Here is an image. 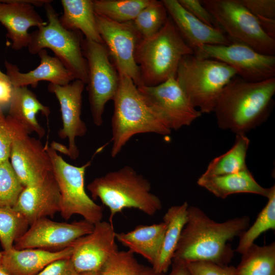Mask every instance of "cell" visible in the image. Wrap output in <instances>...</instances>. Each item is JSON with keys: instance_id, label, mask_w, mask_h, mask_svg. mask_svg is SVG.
Returning <instances> with one entry per match:
<instances>
[{"instance_id": "cell-42", "label": "cell", "mask_w": 275, "mask_h": 275, "mask_svg": "<svg viewBox=\"0 0 275 275\" xmlns=\"http://www.w3.org/2000/svg\"><path fill=\"white\" fill-rule=\"evenodd\" d=\"M171 272L168 275H192L186 263L179 260H173Z\"/></svg>"}, {"instance_id": "cell-13", "label": "cell", "mask_w": 275, "mask_h": 275, "mask_svg": "<svg viewBox=\"0 0 275 275\" xmlns=\"http://www.w3.org/2000/svg\"><path fill=\"white\" fill-rule=\"evenodd\" d=\"M175 77L156 86L138 87L148 103L171 130L190 125L202 114L190 103Z\"/></svg>"}, {"instance_id": "cell-24", "label": "cell", "mask_w": 275, "mask_h": 275, "mask_svg": "<svg viewBox=\"0 0 275 275\" xmlns=\"http://www.w3.org/2000/svg\"><path fill=\"white\" fill-rule=\"evenodd\" d=\"M198 184L215 196L225 199L239 193H250L267 197L269 188L261 186L255 179L248 168L232 174L214 177L201 176Z\"/></svg>"}, {"instance_id": "cell-40", "label": "cell", "mask_w": 275, "mask_h": 275, "mask_svg": "<svg viewBox=\"0 0 275 275\" xmlns=\"http://www.w3.org/2000/svg\"><path fill=\"white\" fill-rule=\"evenodd\" d=\"M77 272L69 258L50 263L36 275H75Z\"/></svg>"}, {"instance_id": "cell-33", "label": "cell", "mask_w": 275, "mask_h": 275, "mask_svg": "<svg viewBox=\"0 0 275 275\" xmlns=\"http://www.w3.org/2000/svg\"><path fill=\"white\" fill-rule=\"evenodd\" d=\"M29 224L19 212L10 206H0V242L4 251L13 248L15 240L28 230Z\"/></svg>"}, {"instance_id": "cell-36", "label": "cell", "mask_w": 275, "mask_h": 275, "mask_svg": "<svg viewBox=\"0 0 275 275\" xmlns=\"http://www.w3.org/2000/svg\"><path fill=\"white\" fill-rule=\"evenodd\" d=\"M240 1L257 18L265 33L275 39V1Z\"/></svg>"}, {"instance_id": "cell-9", "label": "cell", "mask_w": 275, "mask_h": 275, "mask_svg": "<svg viewBox=\"0 0 275 275\" xmlns=\"http://www.w3.org/2000/svg\"><path fill=\"white\" fill-rule=\"evenodd\" d=\"M45 146L60 192V212L62 217L68 220L73 215L78 214L94 225L101 221L103 208L88 195L85 187L86 171L91 161L81 166H73L67 162L47 144Z\"/></svg>"}, {"instance_id": "cell-17", "label": "cell", "mask_w": 275, "mask_h": 275, "mask_svg": "<svg viewBox=\"0 0 275 275\" xmlns=\"http://www.w3.org/2000/svg\"><path fill=\"white\" fill-rule=\"evenodd\" d=\"M85 84L74 79L64 86L49 84L48 90L57 98L60 106L62 127L58 131L59 136L68 140L70 158L76 159L79 151L76 138L84 136L87 131L85 123L81 118L82 94Z\"/></svg>"}, {"instance_id": "cell-21", "label": "cell", "mask_w": 275, "mask_h": 275, "mask_svg": "<svg viewBox=\"0 0 275 275\" xmlns=\"http://www.w3.org/2000/svg\"><path fill=\"white\" fill-rule=\"evenodd\" d=\"M38 54L40 59L39 65L26 73L21 72L16 65L5 61L6 74L13 87L31 86L36 88L41 81L64 86L75 79L61 62L56 57L49 56L45 49L41 50Z\"/></svg>"}, {"instance_id": "cell-27", "label": "cell", "mask_w": 275, "mask_h": 275, "mask_svg": "<svg viewBox=\"0 0 275 275\" xmlns=\"http://www.w3.org/2000/svg\"><path fill=\"white\" fill-rule=\"evenodd\" d=\"M63 12L59 20L65 29L80 31L85 39L104 44L96 21L93 1L61 0Z\"/></svg>"}, {"instance_id": "cell-48", "label": "cell", "mask_w": 275, "mask_h": 275, "mask_svg": "<svg viewBox=\"0 0 275 275\" xmlns=\"http://www.w3.org/2000/svg\"><path fill=\"white\" fill-rule=\"evenodd\" d=\"M1 257H2V254H1V252H0V260H1Z\"/></svg>"}, {"instance_id": "cell-4", "label": "cell", "mask_w": 275, "mask_h": 275, "mask_svg": "<svg viewBox=\"0 0 275 275\" xmlns=\"http://www.w3.org/2000/svg\"><path fill=\"white\" fill-rule=\"evenodd\" d=\"M93 200L99 199L109 210V222L124 209H138L152 216L162 208L160 199L151 192L150 182L126 166L95 178L88 185Z\"/></svg>"}, {"instance_id": "cell-22", "label": "cell", "mask_w": 275, "mask_h": 275, "mask_svg": "<svg viewBox=\"0 0 275 275\" xmlns=\"http://www.w3.org/2000/svg\"><path fill=\"white\" fill-rule=\"evenodd\" d=\"M72 251V245L58 251L13 248L1 252L0 264L12 275H36L50 263L70 258Z\"/></svg>"}, {"instance_id": "cell-35", "label": "cell", "mask_w": 275, "mask_h": 275, "mask_svg": "<svg viewBox=\"0 0 275 275\" xmlns=\"http://www.w3.org/2000/svg\"><path fill=\"white\" fill-rule=\"evenodd\" d=\"M143 266L130 251L118 250L107 259L98 273L99 275H138Z\"/></svg>"}, {"instance_id": "cell-5", "label": "cell", "mask_w": 275, "mask_h": 275, "mask_svg": "<svg viewBox=\"0 0 275 275\" xmlns=\"http://www.w3.org/2000/svg\"><path fill=\"white\" fill-rule=\"evenodd\" d=\"M194 54L171 18L153 36L141 39L135 52L142 86L159 85L176 76L178 65L185 56Z\"/></svg>"}, {"instance_id": "cell-7", "label": "cell", "mask_w": 275, "mask_h": 275, "mask_svg": "<svg viewBox=\"0 0 275 275\" xmlns=\"http://www.w3.org/2000/svg\"><path fill=\"white\" fill-rule=\"evenodd\" d=\"M44 8L48 21L31 33L28 46L30 53L37 54L41 50L48 48L63 65L72 74L75 79L87 84L88 66L84 56L81 39L78 31L69 30L60 23L58 14L50 5Z\"/></svg>"}, {"instance_id": "cell-39", "label": "cell", "mask_w": 275, "mask_h": 275, "mask_svg": "<svg viewBox=\"0 0 275 275\" xmlns=\"http://www.w3.org/2000/svg\"><path fill=\"white\" fill-rule=\"evenodd\" d=\"M180 5L195 17L205 24L219 28L210 12L199 0H178Z\"/></svg>"}, {"instance_id": "cell-10", "label": "cell", "mask_w": 275, "mask_h": 275, "mask_svg": "<svg viewBox=\"0 0 275 275\" xmlns=\"http://www.w3.org/2000/svg\"><path fill=\"white\" fill-rule=\"evenodd\" d=\"M82 48L88 66L87 90L92 118L94 124L100 126L105 105L113 100L118 89L119 74L104 44L85 39Z\"/></svg>"}, {"instance_id": "cell-11", "label": "cell", "mask_w": 275, "mask_h": 275, "mask_svg": "<svg viewBox=\"0 0 275 275\" xmlns=\"http://www.w3.org/2000/svg\"><path fill=\"white\" fill-rule=\"evenodd\" d=\"M194 54L221 61L248 81H261L275 77V56L260 53L244 44L205 45Z\"/></svg>"}, {"instance_id": "cell-31", "label": "cell", "mask_w": 275, "mask_h": 275, "mask_svg": "<svg viewBox=\"0 0 275 275\" xmlns=\"http://www.w3.org/2000/svg\"><path fill=\"white\" fill-rule=\"evenodd\" d=\"M267 198V204L259 213L254 224L239 236V241L236 249L237 253L243 254L262 233L275 229L274 185L269 188Z\"/></svg>"}, {"instance_id": "cell-28", "label": "cell", "mask_w": 275, "mask_h": 275, "mask_svg": "<svg viewBox=\"0 0 275 275\" xmlns=\"http://www.w3.org/2000/svg\"><path fill=\"white\" fill-rule=\"evenodd\" d=\"M250 142L245 134H236L233 146L224 154L212 159L202 176L214 177L224 175L248 168L246 157Z\"/></svg>"}, {"instance_id": "cell-46", "label": "cell", "mask_w": 275, "mask_h": 275, "mask_svg": "<svg viewBox=\"0 0 275 275\" xmlns=\"http://www.w3.org/2000/svg\"><path fill=\"white\" fill-rule=\"evenodd\" d=\"M0 79L10 81L9 78L6 74L4 73L0 70Z\"/></svg>"}, {"instance_id": "cell-34", "label": "cell", "mask_w": 275, "mask_h": 275, "mask_svg": "<svg viewBox=\"0 0 275 275\" xmlns=\"http://www.w3.org/2000/svg\"><path fill=\"white\" fill-rule=\"evenodd\" d=\"M23 188L9 159L0 162V206L13 207Z\"/></svg>"}, {"instance_id": "cell-18", "label": "cell", "mask_w": 275, "mask_h": 275, "mask_svg": "<svg viewBox=\"0 0 275 275\" xmlns=\"http://www.w3.org/2000/svg\"><path fill=\"white\" fill-rule=\"evenodd\" d=\"M30 226L38 219L53 217L61 209V195L52 172L35 183L24 186L13 207Z\"/></svg>"}, {"instance_id": "cell-30", "label": "cell", "mask_w": 275, "mask_h": 275, "mask_svg": "<svg viewBox=\"0 0 275 275\" xmlns=\"http://www.w3.org/2000/svg\"><path fill=\"white\" fill-rule=\"evenodd\" d=\"M152 0H94L96 15L124 23L132 21Z\"/></svg>"}, {"instance_id": "cell-3", "label": "cell", "mask_w": 275, "mask_h": 275, "mask_svg": "<svg viewBox=\"0 0 275 275\" xmlns=\"http://www.w3.org/2000/svg\"><path fill=\"white\" fill-rule=\"evenodd\" d=\"M119 77L111 122L113 158L136 134L152 133L167 135L172 131L148 103L132 80L124 74H119Z\"/></svg>"}, {"instance_id": "cell-26", "label": "cell", "mask_w": 275, "mask_h": 275, "mask_svg": "<svg viewBox=\"0 0 275 275\" xmlns=\"http://www.w3.org/2000/svg\"><path fill=\"white\" fill-rule=\"evenodd\" d=\"M188 204L170 207L163 217L166 229L156 260L152 267L157 272L165 273L171 265L182 231L187 222Z\"/></svg>"}, {"instance_id": "cell-23", "label": "cell", "mask_w": 275, "mask_h": 275, "mask_svg": "<svg viewBox=\"0 0 275 275\" xmlns=\"http://www.w3.org/2000/svg\"><path fill=\"white\" fill-rule=\"evenodd\" d=\"M39 113L48 117L50 111L27 87H13L9 116L28 134L35 132L39 138H42L45 131L36 118L37 114Z\"/></svg>"}, {"instance_id": "cell-14", "label": "cell", "mask_w": 275, "mask_h": 275, "mask_svg": "<svg viewBox=\"0 0 275 275\" xmlns=\"http://www.w3.org/2000/svg\"><path fill=\"white\" fill-rule=\"evenodd\" d=\"M94 226L85 219L68 223L41 218L33 222L26 231L15 240L13 248L17 250L60 251L92 232Z\"/></svg>"}, {"instance_id": "cell-38", "label": "cell", "mask_w": 275, "mask_h": 275, "mask_svg": "<svg viewBox=\"0 0 275 275\" xmlns=\"http://www.w3.org/2000/svg\"><path fill=\"white\" fill-rule=\"evenodd\" d=\"M192 275H235L233 266L219 265L206 261L186 263Z\"/></svg>"}, {"instance_id": "cell-32", "label": "cell", "mask_w": 275, "mask_h": 275, "mask_svg": "<svg viewBox=\"0 0 275 275\" xmlns=\"http://www.w3.org/2000/svg\"><path fill=\"white\" fill-rule=\"evenodd\" d=\"M168 13L161 1L152 0L131 21L142 39L157 33L166 23Z\"/></svg>"}, {"instance_id": "cell-45", "label": "cell", "mask_w": 275, "mask_h": 275, "mask_svg": "<svg viewBox=\"0 0 275 275\" xmlns=\"http://www.w3.org/2000/svg\"><path fill=\"white\" fill-rule=\"evenodd\" d=\"M75 275H99L98 272H77Z\"/></svg>"}, {"instance_id": "cell-2", "label": "cell", "mask_w": 275, "mask_h": 275, "mask_svg": "<svg viewBox=\"0 0 275 275\" xmlns=\"http://www.w3.org/2000/svg\"><path fill=\"white\" fill-rule=\"evenodd\" d=\"M275 77L251 82L236 75L224 87L213 112L218 127L245 134L265 122L273 107Z\"/></svg>"}, {"instance_id": "cell-12", "label": "cell", "mask_w": 275, "mask_h": 275, "mask_svg": "<svg viewBox=\"0 0 275 275\" xmlns=\"http://www.w3.org/2000/svg\"><path fill=\"white\" fill-rule=\"evenodd\" d=\"M99 33L119 74L129 77L138 87L143 86L135 59L137 45L142 39L131 21L117 22L95 14Z\"/></svg>"}, {"instance_id": "cell-19", "label": "cell", "mask_w": 275, "mask_h": 275, "mask_svg": "<svg viewBox=\"0 0 275 275\" xmlns=\"http://www.w3.org/2000/svg\"><path fill=\"white\" fill-rule=\"evenodd\" d=\"M168 15L194 54L205 45H229L232 43L219 28L209 26L187 10L178 0H162Z\"/></svg>"}, {"instance_id": "cell-20", "label": "cell", "mask_w": 275, "mask_h": 275, "mask_svg": "<svg viewBox=\"0 0 275 275\" xmlns=\"http://www.w3.org/2000/svg\"><path fill=\"white\" fill-rule=\"evenodd\" d=\"M35 0L0 1V23L6 29V36L12 41V48L20 50L28 47L31 39L28 33L31 27L46 24L35 11Z\"/></svg>"}, {"instance_id": "cell-44", "label": "cell", "mask_w": 275, "mask_h": 275, "mask_svg": "<svg viewBox=\"0 0 275 275\" xmlns=\"http://www.w3.org/2000/svg\"><path fill=\"white\" fill-rule=\"evenodd\" d=\"M138 275H166L156 271L152 267L143 266Z\"/></svg>"}, {"instance_id": "cell-8", "label": "cell", "mask_w": 275, "mask_h": 275, "mask_svg": "<svg viewBox=\"0 0 275 275\" xmlns=\"http://www.w3.org/2000/svg\"><path fill=\"white\" fill-rule=\"evenodd\" d=\"M201 2L231 42L244 44L260 53L274 56L275 39L265 33L257 18L240 0Z\"/></svg>"}, {"instance_id": "cell-25", "label": "cell", "mask_w": 275, "mask_h": 275, "mask_svg": "<svg viewBox=\"0 0 275 275\" xmlns=\"http://www.w3.org/2000/svg\"><path fill=\"white\" fill-rule=\"evenodd\" d=\"M165 229L163 222L139 225L128 232L116 233V238L129 251L140 255L153 266L159 254Z\"/></svg>"}, {"instance_id": "cell-37", "label": "cell", "mask_w": 275, "mask_h": 275, "mask_svg": "<svg viewBox=\"0 0 275 275\" xmlns=\"http://www.w3.org/2000/svg\"><path fill=\"white\" fill-rule=\"evenodd\" d=\"M17 123L9 115L5 117L0 107V162L9 159Z\"/></svg>"}, {"instance_id": "cell-16", "label": "cell", "mask_w": 275, "mask_h": 275, "mask_svg": "<svg viewBox=\"0 0 275 275\" xmlns=\"http://www.w3.org/2000/svg\"><path fill=\"white\" fill-rule=\"evenodd\" d=\"M113 224L100 221L90 233L76 240L71 245L70 260L78 272H98L107 259L118 251Z\"/></svg>"}, {"instance_id": "cell-47", "label": "cell", "mask_w": 275, "mask_h": 275, "mask_svg": "<svg viewBox=\"0 0 275 275\" xmlns=\"http://www.w3.org/2000/svg\"><path fill=\"white\" fill-rule=\"evenodd\" d=\"M0 275H12L8 272L0 264Z\"/></svg>"}, {"instance_id": "cell-15", "label": "cell", "mask_w": 275, "mask_h": 275, "mask_svg": "<svg viewBox=\"0 0 275 275\" xmlns=\"http://www.w3.org/2000/svg\"><path fill=\"white\" fill-rule=\"evenodd\" d=\"M16 123L9 161L19 180L24 187L44 178L52 172V163L46 146L39 140L30 137L22 127Z\"/></svg>"}, {"instance_id": "cell-1", "label": "cell", "mask_w": 275, "mask_h": 275, "mask_svg": "<svg viewBox=\"0 0 275 275\" xmlns=\"http://www.w3.org/2000/svg\"><path fill=\"white\" fill-rule=\"evenodd\" d=\"M250 221L249 216L245 215L218 223L199 208L188 206L187 222L173 260L228 265L234 253L228 241L245 231Z\"/></svg>"}, {"instance_id": "cell-6", "label": "cell", "mask_w": 275, "mask_h": 275, "mask_svg": "<svg viewBox=\"0 0 275 275\" xmlns=\"http://www.w3.org/2000/svg\"><path fill=\"white\" fill-rule=\"evenodd\" d=\"M236 75L234 69L221 61L192 54L181 59L175 77L191 105L201 114H209L224 87Z\"/></svg>"}, {"instance_id": "cell-41", "label": "cell", "mask_w": 275, "mask_h": 275, "mask_svg": "<svg viewBox=\"0 0 275 275\" xmlns=\"http://www.w3.org/2000/svg\"><path fill=\"white\" fill-rule=\"evenodd\" d=\"M13 86L10 81L0 79V107L9 104Z\"/></svg>"}, {"instance_id": "cell-43", "label": "cell", "mask_w": 275, "mask_h": 275, "mask_svg": "<svg viewBox=\"0 0 275 275\" xmlns=\"http://www.w3.org/2000/svg\"><path fill=\"white\" fill-rule=\"evenodd\" d=\"M49 147L57 152L58 151L69 157L70 156L68 147L61 143L53 141Z\"/></svg>"}, {"instance_id": "cell-29", "label": "cell", "mask_w": 275, "mask_h": 275, "mask_svg": "<svg viewBox=\"0 0 275 275\" xmlns=\"http://www.w3.org/2000/svg\"><path fill=\"white\" fill-rule=\"evenodd\" d=\"M235 275H275V243L263 246L253 244L241 254Z\"/></svg>"}]
</instances>
